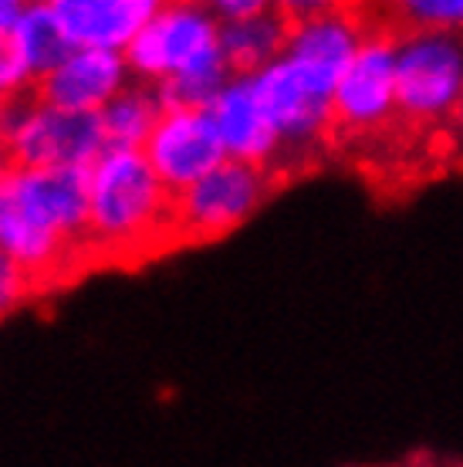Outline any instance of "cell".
Masks as SVG:
<instances>
[{"label": "cell", "instance_id": "obj_1", "mask_svg": "<svg viewBox=\"0 0 463 467\" xmlns=\"http://www.w3.org/2000/svg\"><path fill=\"white\" fill-rule=\"evenodd\" d=\"M88 170L14 166L0 190V254L51 288L88 265Z\"/></svg>", "mask_w": 463, "mask_h": 467}, {"label": "cell", "instance_id": "obj_2", "mask_svg": "<svg viewBox=\"0 0 463 467\" xmlns=\"http://www.w3.org/2000/svg\"><path fill=\"white\" fill-rule=\"evenodd\" d=\"M173 200L142 150H105L88 170V257L129 265L176 244Z\"/></svg>", "mask_w": 463, "mask_h": 467}, {"label": "cell", "instance_id": "obj_3", "mask_svg": "<svg viewBox=\"0 0 463 467\" xmlns=\"http://www.w3.org/2000/svg\"><path fill=\"white\" fill-rule=\"evenodd\" d=\"M126 61L132 82L152 88H162L183 75L227 68L221 51V21L210 4H159L129 45Z\"/></svg>", "mask_w": 463, "mask_h": 467}, {"label": "cell", "instance_id": "obj_4", "mask_svg": "<svg viewBox=\"0 0 463 467\" xmlns=\"http://www.w3.org/2000/svg\"><path fill=\"white\" fill-rule=\"evenodd\" d=\"M0 142L27 170H92L108 150L98 116L47 106L37 92L0 102Z\"/></svg>", "mask_w": 463, "mask_h": 467}, {"label": "cell", "instance_id": "obj_5", "mask_svg": "<svg viewBox=\"0 0 463 467\" xmlns=\"http://www.w3.org/2000/svg\"><path fill=\"white\" fill-rule=\"evenodd\" d=\"M399 119L413 126L450 122L463 95V37L433 31L396 35Z\"/></svg>", "mask_w": 463, "mask_h": 467}, {"label": "cell", "instance_id": "obj_6", "mask_svg": "<svg viewBox=\"0 0 463 467\" xmlns=\"http://www.w3.org/2000/svg\"><path fill=\"white\" fill-rule=\"evenodd\" d=\"M271 170L223 160L213 173L173 200L176 241H217L251 221L271 197Z\"/></svg>", "mask_w": 463, "mask_h": 467}, {"label": "cell", "instance_id": "obj_7", "mask_svg": "<svg viewBox=\"0 0 463 467\" xmlns=\"http://www.w3.org/2000/svg\"><path fill=\"white\" fill-rule=\"evenodd\" d=\"M335 129L352 140H369L399 119L396 92V35L372 27L355 61L338 78L332 95Z\"/></svg>", "mask_w": 463, "mask_h": 467}, {"label": "cell", "instance_id": "obj_8", "mask_svg": "<svg viewBox=\"0 0 463 467\" xmlns=\"http://www.w3.org/2000/svg\"><path fill=\"white\" fill-rule=\"evenodd\" d=\"M284 14L291 17L284 58L335 95L338 78L355 61L372 24L342 4H288Z\"/></svg>", "mask_w": 463, "mask_h": 467}, {"label": "cell", "instance_id": "obj_9", "mask_svg": "<svg viewBox=\"0 0 463 467\" xmlns=\"http://www.w3.org/2000/svg\"><path fill=\"white\" fill-rule=\"evenodd\" d=\"M247 78L254 85V95L264 109V116L271 119V126L278 132L284 156L288 152L302 156V152L318 150L324 136L335 129L332 92L312 82L308 75H302L284 55L274 65H267Z\"/></svg>", "mask_w": 463, "mask_h": 467}, {"label": "cell", "instance_id": "obj_10", "mask_svg": "<svg viewBox=\"0 0 463 467\" xmlns=\"http://www.w3.org/2000/svg\"><path fill=\"white\" fill-rule=\"evenodd\" d=\"M142 152L173 197L200 183L227 160L207 109H166Z\"/></svg>", "mask_w": 463, "mask_h": 467}, {"label": "cell", "instance_id": "obj_11", "mask_svg": "<svg viewBox=\"0 0 463 467\" xmlns=\"http://www.w3.org/2000/svg\"><path fill=\"white\" fill-rule=\"evenodd\" d=\"M132 85L126 55L116 51H92V47H71L55 71H47L37 82V99L65 112L98 116L122 88Z\"/></svg>", "mask_w": 463, "mask_h": 467}, {"label": "cell", "instance_id": "obj_12", "mask_svg": "<svg viewBox=\"0 0 463 467\" xmlns=\"http://www.w3.org/2000/svg\"><path fill=\"white\" fill-rule=\"evenodd\" d=\"M207 112L213 119V129L221 136L227 160L271 170L284 156V146H281L271 119L264 116V109L257 102L254 85L247 75H233L221 88V95L210 102Z\"/></svg>", "mask_w": 463, "mask_h": 467}, {"label": "cell", "instance_id": "obj_13", "mask_svg": "<svg viewBox=\"0 0 463 467\" xmlns=\"http://www.w3.org/2000/svg\"><path fill=\"white\" fill-rule=\"evenodd\" d=\"M51 7L71 47L126 55L159 4L156 0H51Z\"/></svg>", "mask_w": 463, "mask_h": 467}, {"label": "cell", "instance_id": "obj_14", "mask_svg": "<svg viewBox=\"0 0 463 467\" xmlns=\"http://www.w3.org/2000/svg\"><path fill=\"white\" fill-rule=\"evenodd\" d=\"M291 17L284 7L264 4L257 14L221 24V51L231 75H257L274 65L288 47Z\"/></svg>", "mask_w": 463, "mask_h": 467}, {"label": "cell", "instance_id": "obj_15", "mask_svg": "<svg viewBox=\"0 0 463 467\" xmlns=\"http://www.w3.org/2000/svg\"><path fill=\"white\" fill-rule=\"evenodd\" d=\"M162 112H166V106H162L159 88L132 82L98 112L105 146L108 150H142Z\"/></svg>", "mask_w": 463, "mask_h": 467}, {"label": "cell", "instance_id": "obj_16", "mask_svg": "<svg viewBox=\"0 0 463 467\" xmlns=\"http://www.w3.org/2000/svg\"><path fill=\"white\" fill-rule=\"evenodd\" d=\"M11 41L17 47L21 61L27 71L35 75V82H41L47 71H55L71 51L68 37L61 31L58 17L51 0H37V4H24L17 21L11 27Z\"/></svg>", "mask_w": 463, "mask_h": 467}, {"label": "cell", "instance_id": "obj_17", "mask_svg": "<svg viewBox=\"0 0 463 467\" xmlns=\"http://www.w3.org/2000/svg\"><path fill=\"white\" fill-rule=\"evenodd\" d=\"M396 11L409 31L463 37V0H406Z\"/></svg>", "mask_w": 463, "mask_h": 467}, {"label": "cell", "instance_id": "obj_18", "mask_svg": "<svg viewBox=\"0 0 463 467\" xmlns=\"http://www.w3.org/2000/svg\"><path fill=\"white\" fill-rule=\"evenodd\" d=\"M37 88L35 75L27 71V65L21 61L17 47L11 41V31L0 35V102L17 99V95H31Z\"/></svg>", "mask_w": 463, "mask_h": 467}, {"label": "cell", "instance_id": "obj_19", "mask_svg": "<svg viewBox=\"0 0 463 467\" xmlns=\"http://www.w3.org/2000/svg\"><path fill=\"white\" fill-rule=\"evenodd\" d=\"M41 292L35 285V278L27 275V271H21L17 265H14L11 257L0 254V318L14 316L21 305H27L35 295Z\"/></svg>", "mask_w": 463, "mask_h": 467}, {"label": "cell", "instance_id": "obj_20", "mask_svg": "<svg viewBox=\"0 0 463 467\" xmlns=\"http://www.w3.org/2000/svg\"><path fill=\"white\" fill-rule=\"evenodd\" d=\"M213 14H217V21H241V17H251L264 7V0H217V4H210Z\"/></svg>", "mask_w": 463, "mask_h": 467}, {"label": "cell", "instance_id": "obj_21", "mask_svg": "<svg viewBox=\"0 0 463 467\" xmlns=\"http://www.w3.org/2000/svg\"><path fill=\"white\" fill-rule=\"evenodd\" d=\"M24 4H17V0H0V35H7L14 27V21H17V14H21Z\"/></svg>", "mask_w": 463, "mask_h": 467}, {"label": "cell", "instance_id": "obj_22", "mask_svg": "<svg viewBox=\"0 0 463 467\" xmlns=\"http://www.w3.org/2000/svg\"><path fill=\"white\" fill-rule=\"evenodd\" d=\"M450 132H453V142L463 150V95H460V106H457V112L450 119Z\"/></svg>", "mask_w": 463, "mask_h": 467}, {"label": "cell", "instance_id": "obj_23", "mask_svg": "<svg viewBox=\"0 0 463 467\" xmlns=\"http://www.w3.org/2000/svg\"><path fill=\"white\" fill-rule=\"evenodd\" d=\"M11 170H14L11 152H7V146L0 142V190H4V183H7V176H11Z\"/></svg>", "mask_w": 463, "mask_h": 467}]
</instances>
